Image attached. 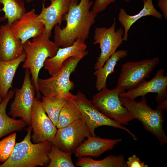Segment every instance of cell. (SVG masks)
<instances>
[{
	"label": "cell",
	"instance_id": "obj_9",
	"mask_svg": "<svg viewBox=\"0 0 167 167\" xmlns=\"http://www.w3.org/2000/svg\"><path fill=\"white\" fill-rule=\"evenodd\" d=\"M116 21L115 19L111 26L95 27L93 37L94 45L99 44L101 52L97 58L94 69L102 67L106 61L116 51L124 41V30L122 27L116 30Z\"/></svg>",
	"mask_w": 167,
	"mask_h": 167
},
{
	"label": "cell",
	"instance_id": "obj_10",
	"mask_svg": "<svg viewBox=\"0 0 167 167\" xmlns=\"http://www.w3.org/2000/svg\"><path fill=\"white\" fill-rule=\"evenodd\" d=\"M92 136L89 128L81 118L58 129L52 143L62 151L72 153H75L85 138Z\"/></svg>",
	"mask_w": 167,
	"mask_h": 167
},
{
	"label": "cell",
	"instance_id": "obj_31",
	"mask_svg": "<svg viewBox=\"0 0 167 167\" xmlns=\"http://www.w3.org/2000/svg\"><path fill=\"white\" fill-rule=\"evenodd\" d=\"M158 6L162 11L163 16L167 19V0H158Z\"/></svg>",
	"mask_w": 167,
	"mask_h": 167
},
{
	"label": "cell",
	"instance_id": "obj_27",
	"mask_svg": "<svg viewBox=\"0 0 167 167\" xmlns=\"http://www.w3.org/2000/svg\"><path fill=\"white\" fill-rule=\"evenodd\" d=\"M72 153L60 149L52 143L48 155L50 160L48 167H75L71 159Z\"/></svg>",
	"mask_w": 167,
	"mask_h": 167
},
{
	"label": "cell",
	"instance_id": "obj_14",
	"mask_svg": "<svg viewBox=\"0 0 167 167\" xmlns=\"http://www.w3.org/2000/svg\"><path fill=\"white\" fill-rule=\"evenodd\" d=\"M35 12V9H32L26 12L10 26L14 36L20 39L23 44L31 38L41 36L44 32V24L38 19Z\"/></svg>",
	"mask_w": 167,
	"mask_h": 167
},
{
	"label": "cell",
	"instance_id": "obj_36",
	"mask_svg": "<svg viewBox=\"0 0 167 167\" xmlns=\"http://www.w3.org/2000/svg\"><path fill=\"white\" fill-rule=\"evenodd\" d=\"M2 11V9H0V11Z\"/></svg>",
	"mask_w": 167,
	"mask_h": 167
},
{
	"label": "cell",
	"instance_id": "obj_19",
	"mask_svg": "<svg viewBox=\"0 0 167 167\" xmlns=\"http://www.w3.org/2000/svg\"><path fill=\"white\" fill-rule=\"evenodd\" d=\"M143 8L137 14L133 15L128 14L125 9L121 8L118 16V20L124 28V41L128 40V32L131 26L141 18L151 16L157 19H162V15L154 7L152 0H143Z\"/></svg>",
	"mask_w": 167,
	"mask_h": 167
},
{
	"label": "cell",
	"instance_id": "obj_28",
	"mask_svg": "<svg viewBox=\"0 0 167 167\" xmlns=\"http://www.w3.org/2000/svg\"><path fill=\"white\" fill-rule=\"evenodd\" d=\"M16 136V133H14L0 140V162H5L12 154Z\"/></svg>",
	"mask_w": 167,
	"mask_h": 167
},
{
	"label": "cell",
	"instance_id": "obj_2",
	"mask_svg": "<svg viewBox=\"0 0 167 167\" xmlns=\"http://www.w3.org/2000/svg\"><path fill=\"white\" fill-rule=\"evenodd\" d=\"M27 133L21 142L15 143L12 154L0 167H36L49 164L48 154L52 143L48 141L33 143L31 139L32 129L29 126Z\"/></svg>",
	"mask_w": 167,
	"mask_h": 167
},
{
	"label": "cell",
	"instance_id": "obj_16",
	"mask_svg": "<svg viewBox=\"0 0 167 167\" xmlns=\"http://www.w3.org/2000/svg\"><path fill=\"white\" fill-rule=\"evenodd\" d=\"M24 51L21 40L15 37L7 23L0 27V60L7 61L15 59Z\"/></svg>",
	"mask_w": 167,
	"mask_h": 167
},
{
	"label": "cell",
	"instance_id": "obj_11",
	"mask_svg": "<svg viewBox=\"0 0 167 167\" xmlns=\"http://www.w3.org/2000/svg\"><path fill=\"white\" fill-rule=\"evenodd\" d=\"M31 73L26 69L22 87L15 90V97L11 103L8 114L12 118H22L27 125L31 126V115L36 92L35 86L30 78Z\"/></svg>",
	"mask_w": 167,
	"mask_h": 167
},
{
	"label": "cell",
	"instance_id": "obj_24",
	"mask_svg": "<svg viewBox=\"0 0 167 167\" xmlns=\"http://www.w3.org/2000/svg\"><path fill=\"white\" fill-rule=\"evenodd\" d=\"M0 4L3 7L2 11L4 16L1 20H7V24L10 26L15 20L19 19L26 12L25 2L23 0H0Z\"/></svg>",
	"mask_w": 167,
	"mask_h": 167
},
{
	"label": "cell",
	"instance_id": "obj_12",
	"mask_svg": "<svg viewBox=\"0 0 167 167\" xmlns=\"http://www.w3.org/2000/svg\"><path fill=\"white\" fill-rule=\"evenodd\" d=\"M33 134L31 136L34 143L47 141L52 143L57 130L56 126L43 110L41 101L35 97L31 115V126Z\"/></svg>",
	"mask_w": 167,
	"mask_h": 167
},
{
	"label": "cell",
	"instance_id": "obj_1",
	"mask_svg": "<svg viewBox=\"0 0 167 167\" xmlns=\"http://www.w3.org/2000/svg\"><path fill=\"white\" fill-rule=\"evenodd\" d=\"M93 3L90 0H80L63 15L62 21L66 22L64 28H61L58 24L54 26V42L59 48L70 46L77 39L85 41L88 38L97 15L90 10Z\"/></svg>",
	"mask_w": 167,
	"mask_h": 167
},
{
	"label": "cell",
	"instance_id": "obj_5",
	"mask_svg": "<svg viewBox=\"0 0 167 167\" xmlns=\"http://www.w3.org/2000/svg\"><path fill=\"white\" fill-rule=\"evenodd\" d=\"M121 104L134 118L140 121L144 129L156 137L162 146L167 143V137L163 129L164 109H153L148 104L145 96L141 100L120 96Z\"/></svg>",
	"mask_w": 167,
	"mask_h": 167
},
{
	"label": "cell",
	"instance_id": "obj_7",
	"mask_svg": "<svg viewBox=\"0 0 167 167\" xmlns=\"http://www.w3.org/2000/svg\"><path fill=\"white\" fill-rule=\"evenodd\" d=\"M72 100L80 110L82 118L89 128L92 136H96L95 130L96 128L103 126H107L124 130L128 133L134 140H137L136 135L129 129L103 114L81 92H78Z\"/></svg>",
	"mask_w": 167,
	"mask_h": 167
},
{
	"label": "cell",
	"instance_id": "obj_17",
	"mask_svg": "<svg viewBox=\"0 0 167 167\" xmlns=\"http://www.w3.org/2000/svg\"><path fill=\"white\" fill-rule=\"evenodd\" d=\"M85 41L77 39L71 45L64 48H59L55 55L45 60L44 66L51 76L58 72L67 59L79 55L86 51L87 47Z\"/></svg>",
	"mask_w": 167,
	"mask_h": 167
},
{
	"label": "cell",
	"instance_id": "obj_6",
	"mask_svg": "<svg viewBox=\"0 0 167 167\" xmlns=\"http://www.w3.org/2000/svg\"><path fill=\"white\" fill-rule=\"evenodd\" d=\"M125 92L122 88L116 87L110 90L106 87L93 96L91 101L105 116L120 125H126L135 119L121 102L120 94Z\"/></svg>",
	"mask_w": 167,
	"mask_h": 167
},
{
	"label": "cell",
	"instance_id": "obj_35",
	"mask_svg": "<svg viewBox=\"0 0 167 167\" xmlns=\"http://www.w3.org/2000/svg\"><path fill=\"white\" fill-rule=\"evenodd\" d=\"M124 1L126 2H130V0H124Z\"/></svg>",
	"mask_w": 167,
	"mask_h": 167
},
{
	"label": "cell",
	"instance_id": "obj_33",
	"mask_svg": "<svg viewBox=\"0 0 167 167\" xmlns=\"http://www.w3.org/2000/svg\"><path fill=\"white\" fill-rule=\"evenodd\" d=\"M36 0H25L26 2L27 3H29L31 2H32ZM51 2L53 1L54 0H50Z\"/></svg>",
	"mask_w": 167,
	"mask_h": 167
},
{
	"label": "cell",
	"instance_id": "obj_18",
	"mask_svg": "<svg viewBox=\"0 0 167 167\" xmlns=\"http://www.w3.org/2000/svg\"><path fill=\"white\" fill-rule=\"evenodd\" d=\"M120 138L111 139L92 136L84 140L76 150L75 153L78 157L99 156L105 152L112 149L120 142Z\"/></svg>",
	"mask_w": 167,
	"mask_h": 167
},
{
	"label": "cell",
	"instance_id": "obj_23",
	"mask_svg": "<svg viewBox=\"0 0 167 167\" xmlns=\"http://www.w3.org/2000/svg\"><path fill=\"white\" fill-rule=\"evenodd\" d=\"M76 166L81 167H126V161L122 155H109L103 159L96 160L90 157H80Z\"/></svg>",
	"mask_w": 167,
	"mask_h": 167
},
{
	"label": "cell",
	"instance_id": "obj_22",
	"mask_svg": "<svg viewBox=\"0 0 167 167\" xmlns=\"http://www.w3.org/2000/svg\"><path fill=\"white\" fill-rule=\"evenodd\" d=\"M128 55V51L119 50L116 51L106 61L103 66L96 70L93 74L96 77L95 87L100 91L106 86V82L109 75L114 71V68L117 62Z\"/></svg>",
	"mask_w": 167,
	"mask_h": 167
},
{
	"label": "cell",
	"instance_id": "obj_13",
	"mask_svg": "<svg viewBox=\"0 0 167 167\" xmlns=\"http://www.w3.org/2000/svg\"><path fill=\"white\" fill-rule=\"evenodd\" d=\"M164 72L163 69L158 70L151 80H143L134 88L121 93L120 96L135 99L149 93H155L157 94L156 99L158 104L167 100V76L164 75Z\"/></svg>",
	"mask_w": 167,
	"mask_h": 167
},
{
	"label": "cell",
	"instance_id": "obj_34",
	"mask_svg": "<svg viewBox=\"0 0 167 167\" xmlns=\"http://www.w3.org/2000/svg\"><path fill=\"white\" fill-rule=\"evenodd\" d=\"M2 100H3V99H2L1 96V95H0V104L2 101Z\"/></svg>",
	"mask_w": 167,
	"mask_h": 167
},
{
	"label": "cell",
	"instance_id": "obj_20",
	"mask_svg": "<svg viewBox=\"0 0 167 167\" xmlns=\"http://www.w3.org/2000/svg\"><path fill=\"white\" fill-rule=\"evenodd\" d=\"M24 51L17 58L9 61L0 60V94L3 100L10 88H12V82L16 71L20 64L26 59Z\"/></svg>",
	"mask_w": 167,
	"mask_h": 167
},
{
	"label": "cell",
	"instance_id": "obj_3",
	"mask_svg": "<svg viewBox=\"0 0 167 167\" xmlns=\"http://www.w3.org/2000/svg\"><path fill=\"white\" fill-rule=\"evenodd\" d=\"M88 53V51L79 55L71 57L63 63L60 69L47 79L38 78V87L39 91L45 96H58L72 100L75 95L71 92L74 88V83L70 76L75 70L81 60Z\"/></svg>",
	"mask_w": 167,
	"mask_h": 167
},
{
	"label": "cell",
	"instance_id": "obj_8",
	"mask_svg": "<svg viewBox=\"0 0 167 167\" xmlns=\"http://www.w3.org/2000/svg\"><path fill=\"white\" fill-rule=\"evenodd\" d=\"M156 57L139 61L127 62L122 64L116 87L128 90L145 79L160 62Z\"/></svg>",
	"mask_w": 167,
	"mask_h": 167
},
{
	"label": "cell",
	"instance_id": "obj_30",
	"mask_svg": "<svg viewBox=\"0 0 167 167\" xmlns=\"http://www.w3.org/2000/svg\"><path fill=\"white\" fill-rule=\"evenodd\" d=\"M126 167H148V165L141 161L135 154L129 157L126 161Z\"/></svg>",
	"mask_w": 167,
	"mask_h": 167
},
{
	"label": "cell",
	"instance_id": "obj_25",
	"mask_svg": "<svg viewBox=\"0 0 167 167\" xmlns=\"http://www.w3.org/2000/svg\"><path fill=\"white\" fill-rule=\"evenodd\" d=\"M67 100L66 98L58 96H42V108L56 126L60 111Z\"/></svg>",
	"mask_w": 167,
	"mask_h": 167
},
{
	"label": "cell",
	"instance_id": "obj_29",
	"mask_svg": "<svg viewBox=\"0 0 167 167\" xmlns=\"http://www.w3.org/2000/svg\"><path fill=\"white\" fill-rule=\"evenodd\" d=\"M116 0H95L92 10L98 14L104 10L111 3Z\"/></svg>",
	"mask_w": 167,
	"mask_h": 167
},
{
	"label": "cell",
	"instance_id": "obj_4",
	"mask_svg": "<svg viewBox=\"0 0 167 167\" xmlns=\"http://www.w3.org/2000/svg\"><path fill=\"white\" fill-rule=\"evenodd\" d=\"M59 48L54 42L50 40L49 37L43 34L33 38L32 41L28 40L23 44L26 57L22 67L29 69L35 88L36 97L38 99L41 97L38 87L39 72L46 59L54 57Z\"/></svg>",
	"mask_w": 167,
	"mask_h": 167
},
{
	"label": "cell",
	"instance_id": "obj_21",
	"mask_svg": "<svg viewBox=\"0 0 167 167\" xmlns=\"http://www.w3.org/2000/svg\"><path fill=\"white\" fill-rule=\"evenodd\" d=\"M15 94V90L9 91L0 104V138L8 134L24 129L27 125L22 119H16L8 116L6 113L7 106Z\"/></svg>",
	"mask_w": 167,
	"mask_h": 167
},
{
	"label": "cell",
	"instance_id": "obj_26",
	"mask_svg": "<svg viewBox=\"0 0 167 167\" xmlns=\"http://www.w3.org/2000/svg\"><path fill=\"white\" fill-rule=\"evenodd\" d=\"M81 118L76 105L72 100H68L60 111L56 127L58 129L64 127Z\"/></svg>",
	"mask_w": 167,
	"mask_h": 167
},
{
	"label": "cell",
	"instance_id": "obj_32",
	"mask_svg": "<svg viewBox=\"0 0 167 167\" xmlns=\"http://www.w3.org/2000/svg\"><path fill=\"white\" fill-rule=\"evenodd\" d=\"M156 108H160L164 110L165 109L166 110L167 109V100L158 104Z\"/></svg>",
	"mask_w": 167,
	"mask_h": 167
},
{
	"label": "cell",
	"instance_id": "obj_15",
	"mask_svg": "<svg viewBox=\"0 0 167 167\" xmlns=\"http://www.w3.org/2000/svg\"><path fill=\"white\" fill-rule=\"evenodd\" d=\"M51 2L50 5L46 7L45 0H44L41 12L38 16L44 25L45 30L43 34L49 38L54 26L61 25L63 15L68 12L72 6L78 3V1L54 0Z\"/></svg>",
	"mask_w": 167,
	"mask_h": 167
}]
</instances>
